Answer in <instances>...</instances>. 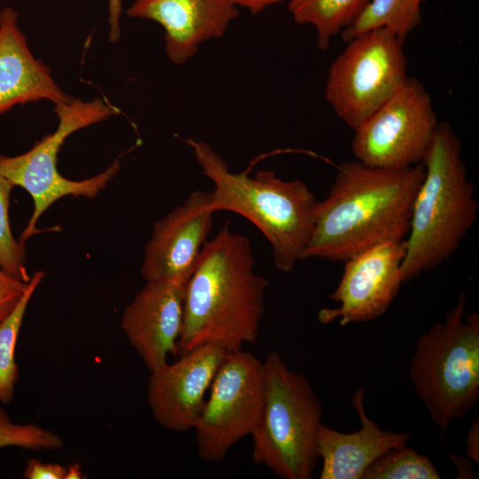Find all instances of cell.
<instances>
[{
    "label": "cell",
    "instance_id": "7a4b0ae2",
    "mask_svg": "<svg viewBox=\"0 0 479 479\" xmlns=\"http://www.w3.org/2000/svg\"><path fill=\"white\" fill-rule=\"evenodd\" d=\"M267 279L249 240L225 224L200 250L186 286L179 354L205 344L228 352L257 340Z\"/></svg>",
    "mask_w": 479,
    "mask_h": 479
},
{
    "label": "cell",
    "instance_id": "d4e9b609",
    "mask_svg": "<svg viewBox=\"0 0 479 479\" xmlns=\"http://www.w3.org/2000/svg\"><path fill=\"white\" fill-rule=\"evenodd\" d=\"M67 467L57 463H43L36 459H30L24 470L27 479H64Z\"/></svg>",
    "mask_w": 479,
    "mask_h": 479
},
{
    "label": "cell",
    "instance_id": "ba28073f",
    "mask_svg": "<svg viewBox=\"0 0 479 479\" xmlns=\"http://www.w3.org/2000/svg\"><path fill=\"white\" fill-rule=\"evenodd\" d=\"M330 66L325 98L353 130L389 100L409 78L404 41L388 28L349 41Z\"/></svg>",
    "mask_w": 479,
    "mask_h": 479
},
{
    "label": "cell",
    "instance_id": "52a82bcc",
    "mask_svg": "<svg viewBox=\"0 0 479 479\" xmlns=\"http://www.w3.org/2000/svg\"><path fill=\"white\" fill-rule=\"evenodd\" d=\"M59 123L56 130L44 136L34 146L16 156L0 154V174L14 187L25 189L33 200L32 215L19 240L25 244L40 232L36 224L57 200L66 196L95 198L121 169L115 160L104 171L83 180L64 177L58 170L57 160L66 138L82 129L116 114V109L101 98L82 101L73 98L54 105Z\"/></svg>",
    "mask_w": 479,
    "mask_h": 479
},
{
    "label": "cell",
    "instance_id": "6da1fadb",
    "mask_svg": "<svg viewBox=\"0 0 479 479\" xmlns=\"http://www.w3.org/2000/svg\"><path fill=\"white\" fill-rule=\"evenodd\" d=\"M424 166L391 170L357 160L341 163L328 195L317 201L304 260L345 262L387 241L405 240Z\"/></svg>",
    "mask_w": 479,
    "mask_h": 479
},
{
    "label": "cell",
    "instance_id": "e0dca14e",
    "mask_svg": "<svg viewBox=\"0 0 479 479\" xmlns=\"http://www.w3.org/2000/svg\"><path fill=\"white\" fill-rule=\"evenodd\" d=\"M364 396L365 389H357L351 397L361 424L359 430L342 433L320 425L317 438L318 455L322 459L320 479H361L380 456L408 444L409 433L382 430L366 415Z\"/></svg>",
    "mask_w": 479,
    "mask_h": 479
},
{
    "label": "cell",
    "instance_id": "5bb4252c",
    "mask_svg": "<svg viewBox=\"0 0 479 479\" xmlns=\"http://www.w3.org/2000/svg\"><path fill=\"white\" fill-rule=\"evenodd\" d=\"M210 201L211 192L196 190L154 223L141 265L145 281L191 276L213 226Z\"/></svg>",
    "mask_w": 479,
    "mask_h": 479
},
{
    "label": "cell",
    "instance_id": "2e32d148",
    "mask_svg": "<svg viewBox=\"0 0 479 479\" xmlns=\"http://www.w3.org/2000/svg\"><path fill=\"white\" fill-rule=\"evenodd\" d=\"M51 69L31 51L11 6L0 12V117L16 106L41 100L53 105L72 99Z\"/></svg>",
    "mask_w": 479,
    "mask_h": 479
},
{
    "label": "cell",
    "instance_id": "ac0fdd59",
    "mask_svg": "<svg viewBox=\"0 0 479 479\" xmlns=\"http://www.w3.org/2000/svg\"><path fill=\"white\" fill-rule=\"evenodd\" d=\"M370 1L287 0V7L297 24L315 28L318 47L326 51L332 38L349 27Z\"/></svg>",
    "mask_w": 479,
    "mask_h": 479
},
{
    "label": "cell",
    "instance_id": "44dd1931",
    "mask_svg": "<svg viewBox=\"0 0 479 479\" xmlns=\"http://www.w3.org/2000/svg\"><path fill=\"white\" fill-rule=\"evenodd\" d=\"M431 460L406 445L391 449L375 459L361 479H439Z\"/></svg>",
    "mask_w": 479,
    "mask_h": 479
},
{
    "label": "cell",
    "instance_id": "9c48e42d",
    "mask_svg": "<svg viewBox=\"0 0 479 479\" xmlns=\"http://www.w3.org/2000/svg\"><path fill=\"white\" fill-rule=\"evenodd\" d=\"M438 123L431 96L419 80L409 77L354 130L352 153L373 168L397 170L421 164Z\"/></svg>",
    "mask_w": 479,
    "mask_h": 479
},
{
    "label": "cell",
    "instance_id": "f1b7e54d",
    "mask_svg": "<svg viewBox=\"0 0 479 479\" xmlns=\"http://www.w3.org/2000/svg\"><path fill=\"white\" fill-rule=\"evenodd\" d=\"M83 478L81 467L78 464H73L67 467L64 479H81Z\"/></svg>",
    "mask_w": 479,
    "mask_h": 479
},
{
    "label": "cell",
    "instance_id": "30bf717a",
    "mask_svg": "<svg viewBox=\"0 0 479 479\" xmlns=\"http://www.w3.org/2000/svg\"><path fill=\"white\" fill-rule=\"evenodd\" d=\"M193 429L200 458L220 462L240 440L253 433L263 409L265 369L254 354L228 352L210 387Z\"/></svg>",
    "mask_w": 479,
    "mask_h": 479
},
{
    "label": "cell",
    "instance_id": "484cf974",
    "mask_svg": "<svg viewBox=\"0 0 479 479\" xmlns=\"http://www.w3.org/2000/svg\"><path fill=\"white\" fill-rule=\"evenodd\" d=\"M122 12V0H108L109 26L108 40L110 43H117L121 36L120 20Z\"/></svg>",
    "mask_w": 479,
    "mask_h": 479
},
{
    "label": "cell",
    "instance_id": "7c38bea8",
    "mask_svg": "<svg viewBox=\"0 0 479 479\" xmlns=\"http://www.w3.org/2000/svg\"><path fill=\"white\" fill-rule=\"evenodd\" d=\"M227 354L217 345L205 344L150 372L147 402L154 420L169 430L193 429Z\"/></svg>",
    "mask_w": 479,
    "mask_h": 479
},
{
    "label": "cell",
    "instance_id": "83f0119b",
    "mask_svg": "<svg viewBox=\"0 0 479 479\" xmlns=\"http://www.w3.org/2000/svg\"><path fill=\"white\" fill-rule=\"evenodd\" d=\"M238 7L249 11L251 14H258L267 8L278 4L283 0H231Z\"/></svg>",
    "mask_w": 479,
    "mask_h": 479
},
{
    "label": "cell",
    "instance_id": "603a6c76",
    "mask_svg": "<svg viewBox=\"0 0 479 479\" xmlns=\"http://www.w3.org/2000/svg\"><path fill=\"white\" fill-rule=\"evenodd\" d=\"M64 441L56 433L37 424H20L0 408V448L20 447L27 450H59Z\"/></svg>",
    "mask_w": 479,
    "mask_h": 479
},
{
    "label": "cell",
    "instance_id": "8fae6325",
    "mask_svg": "<svg viewBox=\"0 0 479 479\" xmlns=\"http://www.w3.org/2000/svg\"><path fill=\"white\" fill-rule=\"evenodd\" d=\"M405 240L387 241L345 261L342 279L329 298L338 304L318 313L322 324L339 321L342 326L371 321L383 315L403 282L401 264Z\"/></svg>",
    "mask_w": 479,
    "mask_h": 479
},
{
    "label": "cell",
    "instance_id": "ffe728a7",
    "mask_svg": "<svg viewBox=\"0 0 479 479\" xmlns=\"http://www.w3.org/2000/svg\"><path fill=\"white\" fill-rule=\"evenodd\" d=\"M45 274L33 273L27 289L12 313L0 322V403H10L19 380V366L15 361V348L28 303Z\"/></svg>",
    "mask_w": 479,
    "mask_h": 479
},
{
    "label": "cell",
    "instance_id": "cb8c5ba5",
    "mask_svg": "<svg viewBox=\"0 0 479 479\" xmlns=\"http://www.w3.org/2000/svg\"><path fill=\"white\" fill-rule=\"evenodd\" d=\"M28 282H24L0 268V322L14 310Z\"/></svg>",
    "mask_w": 479,
    "mask_h": 479
},
{
    "label": "cell",
    "instance_id": "4316f807",
    "mask_svg": "<svg viewBox=\"0 0 479 479\" xmlns=\"http://www.w3.org/2000/svg\"><path fill=\"white\" fill-rule=\"evenodd\" d=\"M467 454L468 458L479 464V420H475L467 435Z\"/></svg>",
    "mask_w": 479,
    "mask_h": 479
},
{
    "label": "cell",
    "instance_id": "3957f363",
    "mask_svg": "<svg viewBox=\"0 0 479 479\" xmlns=\"http://www.w3.org/2000/svg\"><path fill=\"white\" fill-rule=\"evenodd\" d=\"M202 173L214 184L210 209L241 215L255 225L272 248L276 268L290 272L304 260L314 226V193L300 179L285 181L271 170L232 172L205 142L187 140Z\"/></svg>",
    "mask_w": 479,
    "mask_h": 479
},
{
    "label": "cell",
    "instance_id": "d6986e66",
    "mask_svg": "<svg viewBox=\"0 0 479 479\" xmlns=\"http://www.w3.org/2000/svg\"><path fill=\"white\" fill-rule=\"evenodd\" d=\"M427 0H371L357 20L342 34L344 42L371 29L384 27L404 41L421 21Z\"/></svg>",
    "mask_w": 479,
    "mask_h": 479
},
{
    "label": "cell",
    "instance_id": "277c9868",
    "mask_svg": "<svg viewBox=\"0 0 479 479\" xmlns=\"http://www.w3.org/2000/svg\"><path fill=\"white\" fill-rule=\"evenodd\" d=\"M422 164L424 177L404 240V283L447 261L470 231L478 210L461 144L449 123H438Z\"/></svg>",
    "mask_w": 479,
    "mask_h": 479
},
{
    "label": "cell",
    "instance_id": "5b68a950",
    "mask_svg": "<svg viewBox=\"0 0 479 479\" xmlns=\"http://www.w3.org/2000/svg\"><path fill=\"white\" fill-rule=\"evenodd\" d=\"M263 364V404L251 434L253 461L284 479H310L319 459L322 404L308 380L289 369L276 351Z\"/></svg>",
    "mask_w": 479,
    "mask_h": 479
},
{
    "label": "cell",
    "instance_id": "9a60e30c",
    "mask_svg": "<svg viewBox=\"0 0 479 479\" xmlns=\"http://www.w3.org/2000/svg\"><path fill=\"white\" fill-rule=\"evenodd\" d=\"M238 8L231 0H134L127 15L160 24L167 57L182 65L198 52L201 43L224 35L238 18Z\"/></svg>",
    "mask_w": 479,
    "mask_h": 479
},
{
    "label": "cell",
    "instance_id": "7402d4cb",
    "mask_svg": "<svg viewBox=\"0 0 479 479\" xmlns=\"http://www.w3.org/2000/svg\"><path fill=\"white\" fill-rule=\"evenodd\" d=\"M13 185L0 174V268L12 276L28 282L25 244L17 240L9 218L10 197Z\"/></svg>",
    "mask_w": 479,
    "mask_h": 479
},
{
    "label": "cell",
    "instance_id": "4fadbf2b",
    "mask_svg": "<svg viewBox=\"0 0 479 479\" xmlns=\"http://www.w3.org/2000/svg\"><path fill=\"white\" fill-rule=\"evenodd\" d=\"M190 277L145 281L123 310L121 327L150 372L179 354L186 286Z\"/></svg>",
    "mask_w": 479,
    "mask_h": 479
},
{
    "label": "cell",
    "instance_id": "8992f818",
    "mask_svg": "<svg viewBox=\"0 0 479 479\" xmlns=\"http://www.w3.org/2000/svg\"><path fill=\"white\" fill-rule=\"evenodd\" d=\"M461 293L444 321L418 340L410 379L431 420L445 428L473 407L479 397V314L464 316Z\"/></svg>",
    "mask_w": 479,
    "mask_h": 479
}]
</instances>
